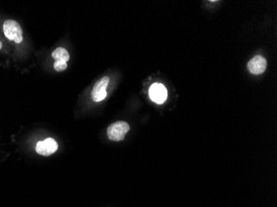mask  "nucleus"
I'll use <instances>...</instances> for the list:
<instances>
[{"instance_id":"1","label":"nucleus","mask_w":277,"mask_h":207,"mask_svg":"<svg viewBox=\"0 0 277 207\" xmlns=\"http://www.w3.org/2000/svg\"><path fill=\"white\" fill-rule=\"evenodd\" d=\"M130 128L129 123L126 121H117L112 123L107 128V137L110 140L120 142L124 139Z\"/></svg>"},{"instance_id":"2","label":"nucleus","mask_w":277,"mask_h":207,"mask_svg":"<svg viewBox=\"0 0 277 207\" xmlns=\"http://www.w3.org/2000/svg\"><path fill=\"white\" fill-rule=\"evenodd\" d=\"M2 29L4 32L5 37L7 39L13 41L16 43H20L22 41V29L18 22L14 20H6L3 22Z\"/></svg>"},{"instance_id":"3","label":"nucleus","mask_w":277,"mask_h":207,"mask_svg":"<svg viewBox=\"0 0 277 207\" xmlns=\"http://www.w3.org/2000/svg\"><path fill=\"white\" fill-rule=\"evenodd\" d=\"M109 82V77H104L96 83L92 92V100L95 102H101L107 98V89Z\"/></svg>"},{"instance_id":"4","label":"nucleus","mask_w":277,"mask_h":207,"mask_svg":"<svg viewBox=\"0 0 277 207\" xmlns=\"http://www.w3.org/2000/svg\"><path fill=\"white\" fill-rule=\"evenodd\" d=\"M58 149V144L52 138H46L45 140L37 142L36 145V152L39 155L48 157L57 152Z\"/></svg>"},{"instance_id":"5","label":"nucleus","mask_w":277,"mask_h":207,"mask_svg":"<svg viewBox=\"0 0 277 207\" xmlns=\"http://www.w3.org/2000/svg\"><path fill=\"white\" fill-rule=\"evenodd\" d=\"M148 95L150 99L156 104H163L168 97V92L165 87L159 83H154L151 86Z\"/></svg>"},{"instance_id":"6","label":"nucleus","mask_w":277,"mask_h":207,"mask_svg":"<svg viewBox=\"0 0 277 207\" xmlns=\"http://www.w3.org/2000/svg\"><path fill=\"white\" fill-rule=\"evenodd\" d=\"M268 67V62L265 57L258 55L248 62V69L253 75H261L265 72Z\"/></svg>"},{"instance_id":"7","label":"nucleus","mask_w":277,"mask_h":207,"mask_svg":"<svg viewBox=\"0 0 277 207\" xmlns=\"http://www.w3.org/2000/svg\"><path fill=\"white\" fill-rule=\"evenodd\" d=\"M52 57L55 62H63L67 63L70 60V54L67 49L63 47H57L52 53Z\"/></svg>"},{"instance_id":"8","label":"nucleus","mask_w":277,"mask_h":207,"mask_svg":"<svg viewBox=\"0 0 277 207\" xmlns=\"http://www.w3.org/2000/svg\"><path fill=\"white\" fill-rule=\"evenodd\" d=\"M54 69L58 72H64L65 70L67 68V63H63V62H55L53 65Z\"/></svg>"},{"instance_id":"9","label":"nucleus","mask_w":277,"mask_h":207,"mask_svg":"<svg viewBox=\"0 0 277 207\" xmlns=\"http://www.w3.org/2000/svg\"><path fill=\"white\" fill-rule=\"evenodd\" d=\"M2 48V42H0V49Z\"/></svg>"}]
</instances>
